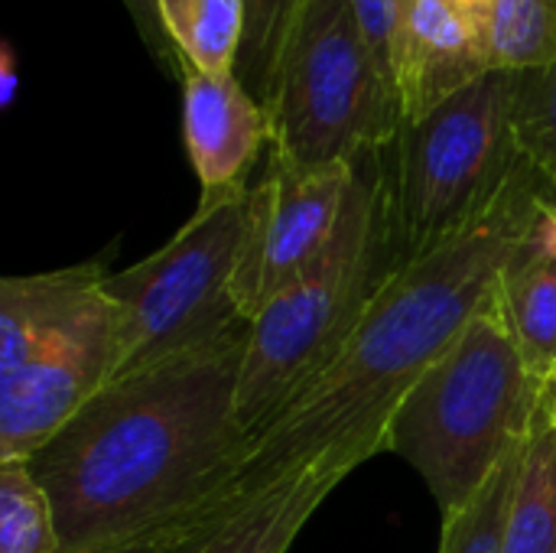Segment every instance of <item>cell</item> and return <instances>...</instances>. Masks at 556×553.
Returning <instances> with one entry per match:
<instances>
[{"instance_id":"6da1fadb","label":"cell","mask_w":556,"mask_h":553,"mask_svg":"<svg viewBox=\"0 0 556 553\" xmlns=\"http://www.w3.org/2000/svg\"><path fill=\"white\" fill-rule=\"evenodd\" d=\"M547 199V186L521 156L479 222L384 280L332 362L248 437L225 482L166 541L208 528L316 460L362 466L384 453L394 411L495 290L508 261L528 244Z\"/></svg>"},{"instance_id":"7a4b0ae2","label":"cell","mask_w":556,"mask_h":553,"mask_svg":"<svg viewBox=\"0 0 556 553\" xmlns=\"http://www.w3.org/2000/svg\"><path fill=\"white\" fill-rule=\"evenodd\" d=\"M251 323L108 381L36 456L65 553L173 535L248 447L238 420Z\"/></svg>"},{"instance_id":"3957f363","label":"cell","mask_w":556,"mask_h":553,"mask_svg":"<svg viewBox=\"0 0 556 553\" xmlns=\"http://www.w3.org/2000/svg\"><path fill=\"white\" fill-rule=\"evenodd\" d=\"M541 407L544 385L525 365L492 290L394 411L388 450L420 473L450 518L528 440Z\"/></svg>"},{"instance_id":"277c9868","label":"cell","mask_w":556,"mask_h":553,"mask_svg":"<svg viewBox=\"0 0 556 553\" xmlns=\"http://www.w3.org/2000/svg\"><path fill=\"white\" fill-rule=\"evenodd\" d=\"M397 267L381 150H375L355 163L342 222L323 257L251 323L238 388V420L248 437L332 362Z\"/></svg>"},{"instance_id":"5b68a950","label":"cell","mask_w":556,"mask_h":553,"mask_svg":"<svg viewBox=\"0 0 556 553\" xmlns=\"http://www.w3.org/2000/svg\"><path fill=\"white\" fill-rule=\"evenodd\" d=\"M515 72L492 68L381 150L388 225L397 264L417 261L479 222L521 163Z\"/></svg>"},{"instance_id":"8992f818","label":"cell","mask_w":556,"mask_h":553,"mask_svg":"<svg viewBox=\"0 0 556 553\" xmlns=\"http://www.w3.org/2000/svg\"><path fill=\"white\" fill-rule=\"evenodd\" d=\"M270 160L290 169L345 166L384 150L404 104L371 55L349 0H303L270 91Z\"/></svg>"},{"instance_id":"52a82bcc","label":"cell","mask_w":556,"mask_h":553,"mask_svg":"<svg viewBox=\"0 0 556 553\" xmlns=\"http://www.w3.org/2000/svg\"><path fill=\"white\" fill-rule=\"evenodd\" d=\"M251 228V186L202 196L195 215L140 264L108 274L117 319L114 378L202 349L248 323L235 274Z\"/></svg>"},{"instance_id":"ba28073f","label":"cell","mask_w":556,"mask_h":553,"mask_svg":"<svg viewBox=\"0 0 556 553\" xmlns=\"http://www.w3.org/2000/svg\"><path fill=\"white\" fill-rule=\"evenodd\" d=\"M355 163L290 169L270 160L267 176L251 186V228L235 274V303L248 323L323 257L342 222Z\"/></svg>"},{"instance_id":"9c48e42d","label":"cell","mask_w":556,"mask_h":553,"mask_svg":"<svg viewBox=\"0 0 556 553\" xmlns=\"http://www.w3.org/2000/svg\"><path fill=\"white\" fill-rule=\"evenodd\" d=\"M117 319L101 293L49 332L29 359L0 375V460L36 456L114 375Z\"/></svg>"},{"instance_id":"30bf717a","label":"cell","mask_w":556,"mask_h":553,"mask_svg":"<svg viewBox=\"0 0 556 553\" xmlns=\"http://www.w3.org/2000/svg\"><path fill=\"white\" fill-rule=\"evenodd\" d=\"M495 68L485 0H404L394 81L417 121Z\"/></svg>"},{"instance_id":"8fae6325","label":"cell","mask_w":556,"mask_h":553,"mask_svg":"<svg viewBox=\"0 0 556 553\" xmlns=\"http://www.w3.org/2000/svg\"><path fill=\"white\" fill-rule=\"evenodd\" d=\"M182 137L202 196L248 186L264 147H270L267 108L238 75H205L182 68Z\"/></svg>"},{"instance_id":"7c38bea8","label":"cell","mask_w":556,"mask_h":553,"mask_svg":"<svg viewBox=\"0 0 556 553\" xmlns=\"http://www.w3.org/2000/svg\"><path fill=\"white\" fill-rule=\"evenodd\" d=\"M355 469L345 460H316L244 499L208 528L173 541L166 553H287L332 489Z\"/></svg>"},{"instance_id":"4fadbf2b","label":"cell","mask_w":556,"mask_h":553,"mask_svg":"<svg viewBox=\"0 0 556 553\" xmlns=\"http://www.w3.org/2000/svg\"><path fill=\"white\" fill-rule=\"evenodd\" d=\"M108 271L101 261L3 277L0 284V375L16 372L29 352L59 326L75 319L104 293Z\"/></svg>"},{"instance_id":"5bb4252c","label":"cell","mask_w":556,"mask_h":553,"mask_svg":"<svg viewBox=\"0 0 556 553\" xmlns=\"http://www.w3.org/2000/svg\"><path fill=\"white\" fill-rule=\"evenodd\" d=\"M495 300L525 365L547 391L556 375V257L528 238L502 271Z\"/></svg>"},{"instance_id":"9a60e30c","label":"cell","mask_w":556,"mask_h":553,"mask_svg":"<svg viewBox=\"0 0 556 553\" xmlns=\"http://www.w3.org/2000/svg\"><path fill=\"white\" fill-rule=\"evenodd\" d=\"M160 16L182 68L235 75L248 29L244 0H160Z\"/></svg>"},{"instance_id":"2e32d148","label":"cell","mask_w":556,"mask_h":553,"mask_svg":"<svg viewBox=\"0 0 556 553\" xmlns=\"http://www.w3.org/2000/svg\"><path fill=\"white\" fill-rule=\"evenodd\" d=\"M505 553H556V430L544 407L538 411L525 443L508 508Z\"/></svg>"},{"instance_id":"e0dca14e","label":"cell","mask_w":556,"mask_h":553,"mask_svg":"<svg viewBox=\"0 0 556 553\" xmlns=\"http://www.w3.org/2000/svg\"><path fill=\"white\" fill-rule=\"evenodd\" d=\"M492 62L531 72L556 62V0H485Z\"/></svg>"},{"instance_id":"ac0fdd59","label":"cell","mask_w":556,"mask_h":553,"mask_svg":"<svg viewBox=\"0 0 556 553\" xmlns=\"http://www.w3.org/2000/svg\"><path fill=\"white\" fill-rule=\"evenodd\" d=\"M0 553H65L49 495L26 460H0Z\"/></svg>"},{"instance_id":"d6986e66","label":"cell","mask_w":556,"mask_h":553,"mask_svg":"<svg viewBox=\"0 0 556 553\" xmlns=\"http://www.w3.org/2000/svg\"><path fill=\"white\" fill-rule=\"evenodd\" d=\"M525 443L498 463L492 479L482 486V492L466 508L443 518L440 553H505L508 508H511V495L518 486Z\"/></svg>"},{"instance_id":"ffe728a7","label":"cell","mask_w":556,"mask_h":553,"mask_svg":"<svg viewBox=\"0 0 556 553\" xmlns=\"http://www.w3.org/2000/svg\"><path fill=\"white\" fill-rule=\"evenodd\" d=\"M515 143L556 199V62L515 72Z\"/></svg>"},{"instance_id":"44dd1931","label":"cell","mask_w":556,"mask_h":553,"mask_svg":"<svg viewBox=\"0 0 556 553\" xmlns=\"http://www.w3.org/2000/svg\"><path fill=\"white\" fill-rule=\"evenodd\" d=\"M244 7H248V29H244V46L235 75L264 104L303 0H244Z\"/></svg>"},{"instance_id":"7402d4cb","label":"cell","mask_w":556,"mask_h":553,"mask_svg":"<svg viewBox=\"0 0 556 553\" xmlns=\"http://www.w3.org/2000/svg\"><path fill=\"white\" fill-rule=\"evenodd\" d=\"M355 23L378 59V65L394 81V62H397V33H401V3L404 0H349ZM397 85V81H394Z\"/></svg>"},{"instance_id":"603a6c76","label":"cell","mask_w":556,"mask_h":553,"mask_svg":"<svg viewBox=\"0 0 556 553\" xmlns=\"http://www.w3.org/2000/svg\"><path fill=\"white\" fill-rule=\"evenodd\" d=\"M121 3L127 7V13H130V20H134V26H137L140 39L147 42L150 55H153L166 72L179 68V78H182V62H179V55H176V49H173V42H169V36H166V29H163L160 0H121Z\"/></svg>"},{"instance_id":"cb8c5ba5","label":"cell","mask_w":556,"mask_h":553,"mask_svg":"<svg viewBox=\"0 0 556 553\" xmlns=\"http://www.w3.org/2000/svg\"><path fill=\"white\" fill-rule=\"evenodd\" d=\"M531 244H534V248H541V251H547L551 257H556V199L554 196L544 202V209H541V215H538V225H534V231H531Z\"/></svg>"},{"instance_id":"d4e9b609","label":"cell","mask_w":556,"mask_h":553,"mask_svg":"<svg viewBox=\"0 0 556 553\" xmlns=\"http://www.w3.org/2000/svg\"><path fill=\"white\" fill-rule=\"evenodd\" d=\"M166 548H169V541L163 535H156V538H140V541H127V544H117V548L94 553H166Z\"/></svg>"},{"instance_id":"484cf974","label":"cell","mask_w":556,"mask_h":553,"mask_svg":"<svg viewBox=\"0 0 556 553\" xmlns=\"http://www.w3.org/2000/svg\"><path fill=\"white\" fill-rule=\"evenodd\" d=\"M3 88H0V95H3V104H10L13 101V88H16V68H13V52H10V46H3Z\"/></svg>"},{"instance_id":"4316f807","label":"cell","mask_w":556,"mask_h":553,"mask_svg":"<svg viewBox=\"0 0 556 553\" xmlns=\"http://www.w3.org/2000/svg\"><path fill=\"white\" fill-rule=\"evenodd\" d=\"M544 414H547L551 427H554V430H556V391H551V394H544Z\"/></svg>"},{"instance_id":"83f0119b","label":"cell","mask_w":556,"mask_h":553,"mask_svg":"<svg viewBox=\"0 0 556 553\" xmlns=\"http://www.w3.org/2000/svg\"><path fill=\"white\" fill-rule=\"evenodd\" d=\"M551 391H556V375H554V381L547 385V391H544V394H551Z\"/></svg>"}]
</instances>
